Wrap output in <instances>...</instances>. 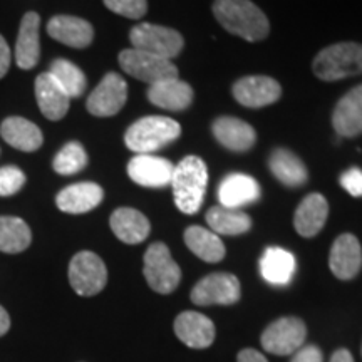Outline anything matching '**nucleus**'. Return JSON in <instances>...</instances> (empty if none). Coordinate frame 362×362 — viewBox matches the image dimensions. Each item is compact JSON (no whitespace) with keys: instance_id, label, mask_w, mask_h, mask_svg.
<instances>
[{"instance_id":"obj_6","label":"nucleus","mask_w":362,"mask_h":362,"mask_svg":"<svg viewBox=\"0 0 362 362\" xmlns=\"http://www.w3.org/2000/svg\"><path fill=\"white\" fill-rule=\"evenodd\" d=\"M129 40L133 44V49L155 54V56L170 59V61L180 56L181 49L185 45L183 35L178 30L156 24H148V22L134 25L129 33Z\"/></svg>"},{"instance_id":"obj_12","label":"nucleus","mask_w":362,"mask_h":362,"mask_svg":"<svg viewBox=\"0 0 362 362\" xmlns=\"http://www.w3.org/2000/svg\"><path fill=\"white\" fill-rule=\"evenodd\" d=\"M232 93L242 106L259 110L277 103L282 96V88L269 76H247L233 84Z\"/></svg>"},{"instance_id":"obj_19","label":"nucleus","mask_w":362,"mask_h":362,"mask_svg":"<svg viewBox=\"0 0 362 362\" xmlns=\"http://www.w3.org/2000/svg\"><path fill=\"white\" fill-rule=\"evenodd\" d=\"M47 34L57 42L74 49L89 47L94 29L88 21L74 16H56L47 22Z\"/></svg>"},{"instance_id":"obj_34","label":"nucleus","mask_w":362,"mask_h":362,"mask_svg":"<svg viewBox=\"0 0 362 362\" xmlns=\"http://www.w3.org/2000/svg\"><path fill=\"white\" fill-rule=\"evenodd\" d=\"M104 6L111 12L126 19H141L148 12L146 0H104Z\"/></svg>"},{"instance_id":"obj_22","label":"nucleus","mask_w":362,"mask_h":362,"mask_svg":"<svg viewBox=\"0 0 362 362\" xmlns=\"http://www.w3.org/2000/svg\"><path fill=\"white\" fill-rule=\"evenodd\" d=\"M146 96L149 103L166 111H185L193 103L192 86L178 78L160 81L149 86Z\"/></svg>"},{"instance_id":"obj_39","label":"nucleus","mask_w":362,"mask_h":362,"mask_svg":"<svg viewBox=\"0 0 362 362\" xmlns=\"http://www.w3.org/2000/svg\"><path fill=\"white\" fill-rule=\"evenodd\" d=\"M237 362H269L265 359L264 354H260L259 351L255 349H243L238 352Z\"/></svg>"},{"instance_id":"obj_9","label":"nucleus","mask_w":362,"mask_h":362,"mask_svg":"<svg viewBox=\"0 0 362 362\" xmlns=\"http://www.w3.org/2000/svg\"><path fill=\"white\" fill-rule=\"evenodd\" d=\"M307 327L298 317H282L262 332L260 342L267 352L275 356H291L304 346Z\"/></svg>"},{"instance_id":"obj_14","label":"nucleus","mask_w":362,"mask_h":362,"mask_svg":"<svg viewBox=\"0 0 362 362\" xmlns=\"http://www.w3.org/2000/svg\"><path fill=\"white\" fill-rule=\"evenodd\" d=\"M175 334L192 349H206L215 341V324L200 312L187 310L175 319Z\"/></svg>"},{"instance_id":"obj_5","label":"nucleus","mask_w":362,"mask_h":362,"mask_svg":"<svg viewBox=\"0 0 362 362\" xmlns=\"http://www.w3.org/2000/svg\"><path fill=\"white\" fill-rule=\"evenodd\" d=\"M143 274L149 287L163 296H168L176 291L181 282L180 265L171 257L170 248L161 242L148 247L144 253Z\"/></svg>"},{"instance_id":"obj_20","label":"nucleus","mask_w":362,"mask_h":362,"mask_svg":"<svg viewBox=\"0 0 362 362\" xmlns=\"http://www.w3.org/2000/svg\"><path fill=\"white\" fill-rule=\"evenodd\" d=\"M214 136L221 146L235 153H245L253 148L257 141V133L250 124L233 116H221L215 119Z\"/></svg>"},{"instance_id":"obj_28","label":"nucleus","mask_w":362,"mask_h":362,"mask_svg":"<svg viewBox=\"0 0 362 362\" xmlns=\"http://www.w3.org/2000/svg\"><path fill=\"white\" fill-rule=\"evenodd\" d=\"M269 168L272 175L277 178L284 187L297 188L307 183L309 171H307L304 161L298 158L291 149L277 148L272 151L269 158Z\"/></svg>"},{"instance_id":"obj_23","label":"nucleus","mask_w":362,"mask_h":362,"mask_svg":"<svg viewBox=\"0 0 362 362\" xmlns=\"http://www.w3.org/2000/svg\"><path fill=\"white\" fill-rule=\"evenodd\" d=\"M329 216V203L324 194L310 193L307 194L300 205L297 206L293 215V226L296 232L304 238L315 237L324 228Z\"/></svg>"},{"instance_id":"obj_13","label":"nucleus","mask_w":362,"mask_h":362,"mask_svg":"<svg viewBox=\"0 0 362 362\" xmlns=\"http://www.w3.org/2000/svg\"><path fill=\"white\" fill-rule=\"evenodd\" d=\"M175 165L165 158L138 155L128 163V175L139 187L163 188L171 185Z\"/></svg>"},{"instance_id":"obj_25","label":"nucleus","mask_w":362,"mask_h":362,"mask_svg":"<svg viewBox=\"0 0 362 362\" xmlns=\"http://www.w3.org/2000/svg\"><path fill=\"white\" fill-rule=\"evenodd\" d=\"M4 141L24 153H33L42 146L44 136L37 124L21 116H11L0 126Z\"/></svg>"},{"instance_id":"obj_18","label":"nucleus","mask_w":362,"mask_h":362,"mask_svg":"<svg viewBox=\"0 0 362 362\" xmlns=\"http://www.w3.org/2000/svg\"><path fill=\"white\" fill-rule=\"evenodd\" d=\"M103 198L104 192L98 183L83 181V183H74L59 192L56 205L64 214L81 215L94 210L103 202Z\"/></svg>"},{"instance_id":"obj_30","label":"nucleus","mask_w":362,"mask_h":362,"mask_svg":"<svg viewBox=\"0 0 362 362\" xmlns=\"http://www.w3.org/2000/svg\"><path fill=\"white\" fill-rule=\"evenodd\" d=\"M206 223L210 225L214 233L230 235V237L247 233L252 228V218L245 211L225 206L210 208L206 214Z\"/></svg>"},{"instance_id":"obj_40","label":"nucleus","mask_w":362,"mask_h":362,"mask_svg":"<svg viewBox=\"0 0 362 362\" xmlns=\"http://www.w3.org/2000/svg\"><path fill=\"white\" fill-rule=\"evenodd\" d=\"M8 329H11V315H8V312L0 305V337L6 336Z\"/></svg>"},{"instance_id":"obj_2","label":"nucleus","mask_w":362,"mask_h":362,"mask_svg":"<svg viewBox=\"0 0 362 362\" xmlns=\"http://www.w3.org/2000/svg\"><path fill=\"white\" fill-rule=\"evenodd\" d=\"M208 185V170L202 158L189 155L175 166L171 188L175 205L185 215L198 214L203 205Z\"/></svg>"},{"instance_id":"obj_1","label":"nucleus","mask_w":362,"mask_h":362,"mask_svg":"<svg viewBox=\"0 0 362 362\" xmlns=\"http://www.w3.org/2000/svg\"><path fill=\"white\" fill-rule=\"evenodd\" d=\"M214 16L230 34L259 42L270 33L269 19L250 0H215Z\"/></svg>"},{"instance_id":"obj_35","label":"nucleus","mask_w":362,"mask_h":362,"mask_svg":"<svg viewBox=\"0 0 362 362\" xmlns=\"http://www.w3.org/2000/svg\"><path fill=\"white\" fill-rule=\"evenodd\" d=\"M24 171L17 166H2L0 168V197H12L25 185Z\"/></svg>"},{"instance_id":"obj_11","label":"nucleus","mask_w":362,"mask_h":362,"mask_svg":"<svg viewBox=\"0 0 362 362\" xmlns=\"http://www.w3.org/2000/svg\"><path fill=\"white\" fill-rule=\"evenodd\" d=\"M128 101V83L117 72H107L96 89L89 94L86 107L93 116L110 117L124 107Z\"/></svg>"},{"instance_id":"obj_37","label":"nucleus","mask_w":362,"mask_h":362,"mask_svg":"<svg viewBox=\"0 0 362 362\" xmlns=\"http://www.w3.org/2000/svg\"><path fill=\"white\" fill-rule=\"evenodd\" d=\"M291 362H324V354L317 346H305L293 352Z\"/></svg>"},{"instance_id":"obj_29","label":"nucleus","mask_w":362,"mask_h":362,"mask_svg":"<svg viewBox=\"0 0 362 362\" xmlns=\"http://www.w3.org/2000/svg\"><path fill=\"white\" fill-rule=\"evenodd\" d=\"M185 243L198 259L205 260L208 264H216L225 259L226 250L221 238L203 226H188L185 232Z\"/></svg>"},{"instance_id":"obj_41","label":"nucleus","mask_w":362,"mask_h":362,"mask_svg":"<svg viewBox=\"0 0 362 362\" xmlns=\"http://www.w3.org/2000/svg\"><path fill=\"white\" fill-rule=\"evenodd\" d=\"M329 362H354V357L347 349H339L334 352Z\"/></svg>"},{"instance_id":"obj_27","label":"nucleus","mask_w":362,"mask_h":362,"mask_svg":"<svg viewBox=\"0 0 362 362\" xmlns=\"http://www.w3.org/2000/svg\"><path fill=\"white\" fill-rule=\"evenodd\" d=\"M297 270L293 253L280 247H269L260 259V274L265 282L277 287L291 284Z\"/></svg>"},{"instance_id":"obj_17","label":"nucleus","mask_w":362,"mask_h":362,"mask_svg":"<svg viewBox=\"0 0 362 362\" xmlns=\"http://www.w3.org/2000/svg\"><path fill=\"white\" fill-rule=\"evenodd\" d=\"M332 126L341 138L362 134V84L339 99L332 115Z\"/></svg>"},{"instance_id":"obj_24","label":"nucleus","mask_w":362,"mask_h":362,"mask_svg":"<svg viewBox=\"0 0 362 362\" xmlns=\"http://www.w3.org/2000/svg\"><path fill=\"white\" fill-rule=\"evenodd\" d=\"M40 17L37 12H27L21 21L19 37L16 44V62L21 69H33L40 59L39 40Z\"/></svg>"},{"instance_id":"obj_3","label":"nucleus","mask_w":362,"mask_h":362,"mask_svg":"<svg viewBox=\"0 0 362 362\" xmlns=\"http://www.w3.org/2000/svg\"><path fill=\"white\" fill-rule=\"evenodd\" d=\"M181 136L178 121L166 116H144L126 131L124 143L136 155H151Z\"/></svg>"},{"instance_id":"obj_10","label":"nucleus","mask_w":362,"mask_h":362,"mask_svg":"<svg viewBox=\"0 0 362 362\" xmlns=\"http://www.w3.org/2000/svg\"><path fill=\"white\" fill-rule=\"evenodd\" d=\"M242 297L240 280L233 274H210L192 288L189 298L197 305H232Z\"/></svg>"},{"instance_id":"obj_36","label":"nucleus","mask_w":362,"mask_h":362,"mask_svg":"<svg viewBox=\"0 0 362 362\" xmlns=\"http://www.w3.org/2000/svg\"><path fill=\"white\" fill-rule=\"evenodd\" d=\"M339 183H341V187L346 189L347 193L352 194V197H362V170L349 168L347 171H344L341 178H339Z\"/></svg>"},{"instance_id":"obj_15","label":"nucleus","mask_w":362,"mask_h":362,"mask_svg":"<svg viewBox=\"0 0 362 362\" xmlns=\"http://www.w3.org/2000/svg\"><path fill=\"white\" fill-rule=\"evenodd\" d=\"M329 267L341 280H351L359 274L362 267V248L359 240L352 233H342L332 243L329 255Z\"/></svg>"},{"instance_id":"obj_26","label":"nucleus","mask_w":362,"mask_h":362,"mask_svg":"<svg viewBox=\"0 0 362 362\" xmlns=\"http://www.w3.org/2000/svg\"><path fill=\"white\" fill-rule=\"evenodd\" d=\"M110 225L112 233L128 245L144 242L149 232H151L149 220L141 211L134 210V208H117V210L112 211Z\"/></svg>"},{"instance_id":"obj_21","label":"nucleus","mask_w":362,"mask_h":362,"mask_svg":"<svg viewBox=\"0 0 362 362\" xmlns=\"http://www.w3.org/2000/svg\"><path fill=\"white\" fill-rule=\"evenodd\" d=\"M260 198V185L255 178L243 173H232L218 187L220 206L240 210Z\"/></svg>"},{"instance_id":"obj_33","label":"nucleus","mask_w":362,"mask_h":362,"mask_svg":"<svg viewBox=\"0 0 362 362\" xmlns=\"http://www.w3.org/2000/svg\"><path fill=\"white\" fill-rule=\"evenodd\" d=\"M54 171L62 176L76 175L88 166V153L78 141L67 143L52 161Z\"/></svg>"},{"instance_id":"obj_38","label":"nucleus","mask_w":362,"mask_h":362,"mask_svg":"<svg viewBox=\"0 0 362 362\" xmlns=\"http://www.w3.org/2000/svg\"><path fill=\"white\" fill-rule=\"evenodd\" d=\"M11 47H8L7 40L4 39V35H0V79L8 72V67H11Z\"/></svg>"},{"instance_id":"obj_8","label":"nucleus","mask_w":362,"mask_h":362,"mask_svg":"<svg viewBox=\"0 0 362 362\" xmlns=\"http://www.w3.org/2000/svg\"><path fill=\"white\" fill-rule=\"evenodd\" d=\"M69 284L81 297L101 292L107 284V269L101 257L89 250L76 253L69 264Z\"/></svg>"},{"instance_id":"obj_4","label":"nucleus","mask_w":362,"mask_h":362,"mask_svg":"<svg viewBox=\"0 0 362 362\" xmlns=\"http://www.w3.org/2000/svg\"><path fill=\"white\" fill-rule=\"evenodd\" d=\"M312 71L327 83L362 74V44L339 42L324 47L314 57Z\"/></svg>"},{"instance_id":"obj_16","label":"nucleus","mask_w":362,"mask_h":362,"mask_svg":"<svg viewBox=\"0 0 362 362\" xmlns=\"http://www.w3.org/2000/svg\"><path fill=\"white\" fill-rule=\"evenodd\" d=\"M35 99L40 112L49 121L62 119L71 106V98L59 86L51 72H42L35 79Z\"/></svg>"},{"instance_id":"obj_31","label":"nucleus","mask_w":362,"mask_h":362,"mask_svg":"<svg viewBox=\"0 0 362 362\" xmlns=\"http://www.w3.org/2000/svg\"><path fill=\"white\" fill-rule=\"evenodd\" d=\"M33 232L19 216H0V252L21 253L29 248Z\"/></svg>"},{"instance_id":"obj_32","label":"nucleus","mask_w":362,"mask_h":362,"mask_svg":"<svg viewBox=\"0 0 362 362\" xmlns=\"http://www.w3.org/2000/svg\"><path fill=\"white\" fill-rule=\"evenodd\" d=\"M49 72L54 76L59 86L66 90L67 96H83L86 86H88V79H86V74L74 62L67 61V59H56L51 64V71Z\"/></svg>"},{"instance_id":"obj_7","label":"nucleus","mask_w":362,"mask_h":362,"mask_svg":"<svg viewBox=\"0 0 362 362\" xmlns=\"http://www.w3.org/2000/svg\"><path fill=\"white\" fill-rule=\"evenodd\" d=\"M119 66L131 78L143 81L149 86L165 79L178 78V67L170 59L138 51V49H124L119 54Z\"/></svg>"}]
</instances>
